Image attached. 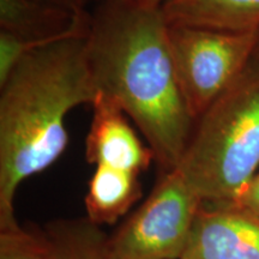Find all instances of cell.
<instances>
[{"mask_svg": "<svg viewBox=\"0 0 259 259\" xmlns=\"http://www.w3.org/2000/svg\"><path fill=\"white\" fill-rule=\"evenodd\" d=\"M162 8L109 0L90 14L88 60L97 93L144 136L162 168L179 166L196 120L181 93Z\"/></svg>", "mask_w": 259, "mask_h": 259, "instance_id": "obj_1", "label": "cell"}, {"mask_svg": "<svg viewBox=\"0 0 259 259\" xmlns=\"http://www.w3.org/2000/svg\"><path fill=\"white\" fill-rule=\"evenodd\" d=\"M89 18L56 0H0V84L28 53L85 30Z\"/></svg>", "mask_w": 259, "mask_h": 259, "instance_id": "obj_6", "label": "cell"}, {"mask_svg": "<svg viewBox=\"0 0 259 259\" xmlns=\"http://www.w3.org/2000/svg\"><path fill=\"white\" fill-rule=\"evenodd\" d=\"M202 205L179 171H164L148 198L108 238L111 258L180 259Z\"/></svg>", "mask_w": 259, "mask_h": 259, "instance_id": "obj_5", "label": "cell"}, {"mask_svg": "<svg viewBox=\"0 0 259 259\" xmlns=\"http://www.w3.org/2000/svg\"><path fill=\"white\" fill-rule=\"evenodd\" d=\"M233 205L239 206L259 219V170L240 193L238 199L233 203Z\"/></svg>", "mask_w": 259, "mask_h": 259, "instance_id": "obj_13", "label": "cell"}, {"mask_svg": "<svg viewBox=\"0 0 259 259\" xmlns=\"http://www.w3.org/2000/svg\"><path fill=\"white\" fill-rule=\"evenodd\" d=\"M44 236L46 259H112L109 236L89 219L56 220Z\"/></svg>", "mask_w": 259, "mask_h": 259, "instance_id": "obj_11", "label": "cell"}, {"mask_svg": "<svg viewBox=\"0 0 259 259\" xmlns=\"http://www.w3.org/2000/svg\"><path fill=\"white\" fill-rule=\"evenodd\" d=\"M258 30L234 32L169 24L178 82L194 120L231 88L253 59Z\"/></svg>", "mask_w": 259, "mask_h": 259, "instance_id": "obj_4", "label": "cell"}, {"mask_svg": "<svg viewBox=\"0 0 259 259\" xmlns=\"http://www.w3.org/2000/svg\"><path fill=\"white\" fill-rule=\"evenodd\" d=\"M56 2L60 3V4L69 6L71 9L74 10H85L87 6L89 4L99 5L101 3L109 2V0H56Z\"/></svg>", "mask_w": 259, "mask_h": 259, "instance_id": "obj_14", "label": "cell"}, {"mask_svg": "<svg viewBox=\"0 0 259 259\" xmlns=\"http://www.w3.org/2000/svg\"><path fill=\"white\" fill-rule=\"evenodd\" d=\"M180 259H259V219L233 204L203 203Z\"/></svg>", "mask_w": 259, "mask_h": 259, "instance_id": "obj_7", "label": "cell"}, {"mask_svg": "<svg viewBox=\"0 0 259 259\" xmlns=\"http://www.w3.org/2000/svg\"><path fill=\"white\" fill-rule=\"evenodd\" d=\"M88 29L31 51L0 84V227L18 222V186L66 149V115L74 107L93 105L99 95L88 60Z\"/></svg>", "mask_w": 259, "mask_h": 259, "instance_id": "obj_2", "label": "cell"}, {"mask_svg": "<svg viewBox=\"0 0 259 259\" xmlns=\"http://www.w3.org/2000/svg\"><path fill=\"white\" fill-rule=\"evenodd\" d=\"M259 32V30H258ZM254 59L259 61V37H258V44H257V48H255V52H254Z\"/></svg>", "mask_w": 259, "mask_h": 259, "instance_id": "obj_16", "label": "cell"}, {"mask_svg": "<svg viewBox=\"0 0 259 259\" xmlns=\"http://www.w3.org/2000/svg\"><path fill=\"white\" fill-rule=\"evenodd\" d=\"M176 169L205 204H233L259 170V61L198 119Z\"/></svg>", "mask_w": 259, "mask_h": 259, "instance_id": "obj_3", "label": "cell"}, {"mask_svg": "<svg viewBox=\"0 0 259 259\" xmlns=\"http://www.w3.org/2000/svg\"><path fill=\"white\" fill-rule=\"evenodd\" d=\"M93 120L85 141L89 163L141 176L155 160L128 124L125 112L113 100L99 94L93 103Z\"/></svg>", "mask_w": 259, "mask_h": 259, "instance_id": "obj_8", "label": "cell"}, {"mask_svg": "<svg viewBox=\"0 0 259 259\" xmlns=\"http://www.w3.org/2000/svg\"><path fill=\"white\" fill-rule=\"evenodd\" d=\"M137 174L96 166L85 196L87 219L97 226L113 225L142 197Z\"/></svg>", "mask_w": 259, "mask_h": 259, "instance_id": "obj_10", "label": "cell"}, {"mask_svg": "<svg viewBox=\"0 0 259 259\" xmlns=\"http://www.w3.org/2000/svg\"><path fill=\"white\" fill-rule=\"evenodd\" d=\"M162 10L168 24L234 32L259 29V0H176Z\"/></svg>", "mask_w": 259, "mask_h": 259, "instance_id": "obj_9", "label": "cell"}, {"mask_svg": "<svg viewBox=\"0 0 259 259\" xmlns=\"http://www.w3.org/2000/svg\"><path fill=\"white\" fill-rule=\"evenodd\" d=\"M139 2L144 3L150 6H156V8H163L164 5L169 4V3L176 2V0H139Z\"/></svg>", "mask_w": 259, "mask_h": 259, "instance_id": "obj_15", "label": "cell"}, {"mask_svg": "<svg viewBox=\"0 0 259 259\" xmlns=\"http://www.w3.org/2000/svg\"><path fill=\"white\" fill-rule=\"evenodd\" d=\"M0 259H46L44 231L18 222L0 227Z\"/></svg>", "mask_w": 259, "mask_h": 259, "instance_id": "obj_12", "label": "cell"}]
</instances>
